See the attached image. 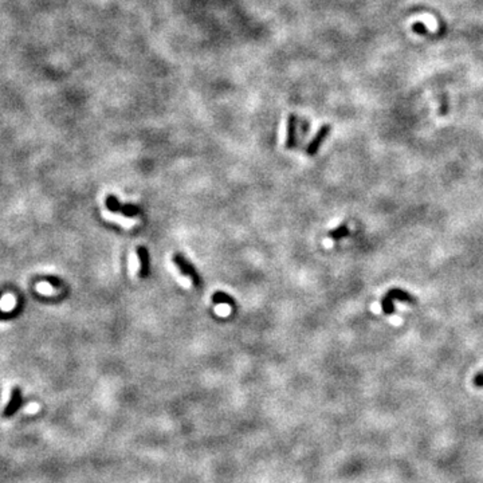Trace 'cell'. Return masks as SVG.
<instances>
[{"mask_svg":"<svg viewBox=\"0 0 483 483\" xmlns=\"http://www.w3.org/2000/svg\"><path fill=\"white\" fill-rule=\"evenodd\" d=\"M105 205L108 210L113 212V214H122L126 218H136V216L141 215V210L140 207H137L134 204H122L120 200L117 199L114 195H109L105 200Z\"/></svg>","mask_w":483,"mask_h":483,"instance_id":"cell-1","label":"cell"},{"mask_svg":"<svg viewBox=\"0 0 483 483\" xmlns=\"http://www.w3.org/2000/svg\"><path fill=\"white\" fill-rule=\"evenodd\" d=\"M172 262L175 263V266L177 267V270H179L180 273L191 279V282H192L195 286H200V282H201V281H200L199 273L196 271V268H195L194 264L189 263L188 261L185 259L184 255H181V254H175L174 257H172Z\"/></svg>","mask_w":483,"mask_h":483,"instance_id":"cell-2","label":"cell"},{"mask_svg":"<svg viewBox=\"0 0 483 483\" xmlns=\"http://www.w3.org/2000/svg\"><path fill=\"white\" fill-rule=\"evenodd\" d=\"M23 399H22V391L19 387H14L11 391L10 401L8 404L5 405L4 411H3V417H12L16 412L19 411L22 407Z\"/></svg>","mask_w":483,"mask_h":483,"instance_id":"cell-3","label":"cell"},{"mask_svg":"<svg viewBox=\"0 0 483 483\" xmlns=\"http://www.w3.org/2000/svg\"><path fill=\"white\" fill-rule=\"evenodd\" d=\"M331 131L330 125H322L317 132V134L314 136V138L310 141V144L307 145V149H306V153L309 156H314L315 153L320 151V147L324 144V141L326 140V137L329 136V133Z\"/></svg>","mask_w":483,"mask_h":483,"instance_id":"cell-4","label":"cell"},{"mask_svg":"<svg viewBox=\"0 0 483 483\" xmlns=\"http://www.w3.org/2000/svg\"><path fill=\"white\" fill-rule=\"evenodd\" d=\"M137 257H138V262H140V271L138 275L141 279H147L151 274V257H149V251L147 247L138 246L136 248Z\"/></svg>","mask_w":483,"mask_h":483,"instance_id":"cell-5","label":"cell"},{"mask_svg":"<svg viewBox=\"0 0 483 483\" xmlns=\"http://www.w3.org/2000/svg\"><path fill=\"white\" fill-rule=\"evenodd\" d=\"M297 145V117L294 114L289 116L287 120V137H286V148H295Z\"/></svg>","mask_w":483,"mask_h":483,"instance_id":"cell-6","label":"cell"},{"mask_svg":"<svg viewBox=\"0 0 483 483\" xmlns=\"http://www.w3.org/2000/svg\"><path fill=\"white\" fill-rule=\"evenodd\" d=\"M387 294L392 298V300H397V301H400V302H404V304H410V305H416L417 304V301H416V298L414 297V295H411L410 293H407L405 290H403V289H399V287H394V289H391L387 293Z\"/></svg>","mask_w":483,"mask_h":483,"instance_id":"cell-7","label":"cell"},{"mask_svg":"<svg viewBox=\"0 0 483 483\" xmlns=\"http://www.w3.org/2000/svg\"><path fill=\"white\" fill-rule=\"evenodd\" d=\"M212 302L214 304H224L231 306V307H237V304H235V301H234L231 295L226 294L223 291H218V293L212 295Z\"/></svg>","mask_w":483,"mask_h":483,"instance_id":"cell-8","label":"cell"},{"mask_svg":"<svg viewBox=\"0 0 483 483\" xmlns=\"http://www.w3.org/2000/svg\"><path fill=\"white\" fill-rule=\"evenodd\" d=\"M348 235H349V228H348L347 224H341V226H338L334 230L328 232V237L330 238L331 241H341Z\"/></svg>","mask_w":483,"mask_h":483,"instance_id":"cell-9","label":"cell"},{"mask_svg":"<svg viewBox=\"0 0 483 483\" xmlns=\"http://www.w3.org/2000/svg\"><path fill=\"white\" fill-rule=\"evenodd\" d=\"M381 309H383V313L387 315H391L395 313V304L394 300L389 297L388 294H385L381 300Z\"/></svg>","mask_w":483,"mask_h":483,"instance_id":"cell-10","label":"cell"},{"mask_svg":"<svg viewBox=\"0 0 483 483\" xmlns=\"http://www.w3.org/2000/svg\"><path fill=\"white\" fill-rule=\"evenodd\" d=\"M412 31L419 34V35H428V30H427L425 24H423L421 22H415L412 24Z\"/></svg>","mask_w":483,"mask_h":483,"instance_id":"cell-11","label":"cell"},{"mask_svg":"<svg viewBox=\"0 0 483 483\" xmlns=\"http://www.w3.org/2000/svg\"><path fill=\"white\" fill-rule=\"evenodd\" d=\"M439 113H440V116H446L447 113H448V100H447L446 94L441 95V104H440V109H439Z\"/></svg>","mask_w":483,"mask_h":483,"instance_id":"cell-12","label":"cell"},{"mask_svg":"<svg viewBox=\"0 0 483 483\" xmlns=\"http://www.w3.org/2000/svg\"><path fill=\"white\" fill-rule=\"evenodd\" d=\"M44 281L46 282H48L50 285H53L54 287H61L62 286V281L59 278H57V277H44Z\"/></svg>","mask_w":483,"mask_h":483,"instance_id":"cell-13","label":"cell"},{"mask_svg":"<svg viewBox=\"0 0 483 483\" xmlns=\"http://www.w3.org/2000/svg\"><path fill=\"white\" fill-rule=\"evenodd\" d=\"M474 385L478 388H483V372H479L474 378Z\"/></svg>","mask_w":483,"mask_h":483,"instance_id":"cell-14","label":"cell"},{"mask_svg":"<svg viewBox=\"0 0 483 483\" xmlns=\"http://www.w3.org/2000/svg\"><path fill=\"white\" fill-rule=\"evenodd\" d=\"M0 298H1V294H0Z\"/></svg>","mask_w":483,"mask_h":483,"instance_id":"cell-15","label":"cell"}]
</instances>
